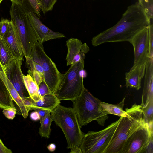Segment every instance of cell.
<instances>
[{
	"label": "cell",
	"mask_w": 153,
	"mask_h": 153,
	"mask_svg": "<svg viewBox=\"0 0 153 153\" xmlns=\"http://www.w3.org/2000/svg\"><path fill=\"white\" fill-rule=\"evenodd\" d=\"M25 57L26 60V66L28 69L27 71L28 73L36 71L44 75L43 68L39 64L34 61L31 57Z\"/></svg>",
	"instance_id": "4316f807"
},
{
	"label": "cell",
	"mask_w": 153,
	"mask_h": 153,
	"mask_svg": "<svg viewBox=\"0 0 153 153\" xmlns=\"http://www.w3.org/2000/svg\"><path fill=\"white\" fill-rule=\"evenodd\" d=\"M10 14V21L20 39L24 56L31 57L32 48L38 41L26 9L22 4L12 3Z\"/></svg>",
	"instance_id": "5b68a950"
},
{
	"label": "cell",
	"mask_w": 153,
	"mask_h": 153,
	"mask_svg": "<svg viewBox=\"0 0 153 153\" xmlns=\"http://www.w3.org/2000/svg\"><path fill=\"white\" fill-rule=\"evenodd\" d=\"M50 113L48 114L39 128V134L42 137L49 138L51 129V125L53 121L51 118Z\"/></svg>",
	"instance_id": "cb8c5ba5"
},
{
	"label": "cell",
	"mask_w": 153,
	"mask_h": 153,
	"mask_svg": "<svg viewBox=\"0 0 153 153\" xmlns=\"http://www.w3.org/2000/svg\"><path fill=\"white\" fill-rule=\"evenodd\" d=\"M72 101L81 127L94 120L101 126L104 125L108 116L101 109V101L85 88L81 94Z\"/></svg>",
	"instance_id": "277c9868"
},
{
	"label": "cell",
	"mask_w": 153,
	"mask_h": 153,
	"mask_svg": "<svg viewBox=\"0 0 153 153\" xmlns=\"http://www.w3.org/2000/svg\"><path fill=\"white\" fill-rule=\"evenodd\" d=\"M31 57L42 67L44 81L51 91L56 90L63 74L55 64L45 53L43 44L37 42L32 48Z\"/></svg>",
	"instance_id": "52a82bcc"
},
{
	"label": "cell",
	"mask_w": 153,
	"mask_h": 153,
	"mask_svg": "<svg viewBox=\"0 0 153 153\" xmlns=\"http://www.w3.org/2000/svg\"><path fill=\"white\" fill-rule=\"evenodd\" d=\"M2 112L6 118L12 120L15 117L16 109L15 107H10L3 109Z\"/></svg>",
	"instance_id": "1f68e13d"
},
{
	"label": "cell",
	"mask_w": 153,
	"mask_h": 153,
	"mask_svg": "<svg viewBox=\"0 0 153 153\" xmlns=\"http://www.w3.org/2000/svg\"><path fill=\"white\" fill-rule=\"evenodd\" d=\"M151 23L137 2L128 6L119 21L113 27L93 37L91 43L97 46L107 42L128 41Z\"/></svg>",
	"instance_id": "6da1fadb"
},
{
	"label": "cell",
	"mask_w": 153,
	"mask_h": 153,
	"mask_svg": "<svg viewBox=\"0 0 153 153\" xmlns=\"http://www.w3.org/2000/svg\"><path fill=\"white\" fill-rule=\"evenodd\" d=\"M148 26L137 33L129 41L133 45L134 49L133 67L137 65L146 66L150 58Z\"/></svg>",
	"instance_id": "30bf717a"
},
{
	"label": "cell",
	"mask_w": 153,
	"mask_h": 153,
	"mask_svg": "<svg viewBox=\"0 0 153 153\" xmlns=\"http://www.w3.org/2000/svg\"><path fill=\"white\" fill-rule=\"evenodd\" d=\"M84 61L71 65L64 74L54 93L60 101H71L80 96L85 88L83 84Z\"/></svg>",
	"instance_id": "8992f818"
},
{
	"label": "cell",
	"mask_w": 153,
	"mask_h": 153,
	"mask_svg": "<svg viewBox=\"0 0 153 153\" xmlns=\"http://www.w3.org/2000/svg\"><path fill=\"white\" fill-rule=\"evenodd\" d=\"M23 79L29 96L34 101L39 100L41 97L39 92L38 86L29 74L24 75Z\"/></svg>",
	"instance_id": "7402d4cb"
},
{
	"label": "cell",
	"mask_w": 153,
	"mask_h": 153,
	"mask_svg": "<svg viewBox=\"0 0 153 153\" xmlns=\"http://www.w3.org/2000/svg\"><path fill=\"white\" fill-rule=\"evenodd\" d=\"M152 140L153 131L145 121L126 140L121 153H145Z\"/></svg>",
	"instance_id": "9c48e42d"
},
{
	"label": "cell",
	"mask_w": 153,
	"mask_h": 153,
	"mask_svg": "<svg viewBox=\"0 0 153 153\" xmlns=\"http://www.w3.org/2000/svg\"><path fill=\"white\" fill-rule=\"evenodd\" d=\"M24 0V2L22 5L25 7L27 13L33 12L39 18L41 16V9L37 0Z\"/></svg>",
	"instance_id": "d4e9b609"
},
{
	"label": "cell",
	"mask_w": 153,
	"mask_h": 153,
	"mask_svg": "<svg viewBox=\"0 0 153 153\" xmlns=\"http://www.w3.org/2000/svg\"><path fill=\"white\" fill-rule=\"evenodd\" d=\"M119 120L120 118L100 131H89L83 134L80 146L82 153H103Z\"/></svg>",
	"instance_id": "ba28073f"
},
{
	"label": "cell",
	"mask_w": 153,
	"mask_h": 153,
	"mask_svg": "<svg viewBox=\"0 0 153 153\" xmlns=\"http://www.w3.org/2000/svg\"><path fill=\"white\" fill-rule=\"evenodd\" d=\"M60 103V100L52 93L43 96L37 101L33 100L30 110L40 109L47 110L51 112Z\"/></svg>",
	"instance_id": "ac0fdd59"
},
{
	"label": "cell",
	"mask_w": 153,
	"mask_h": 153,
	"mask_svg": "<svg viewBox=\"0 0 153 153\" xmlns=\"http://www.w3.org/2000/svg\"><path fill=\"white\" fill-rule=\"evenodd\" d=\"M10 23V21L7 19H2L0 21V37L3 38L6 33Z\"/></svg>",
	"instance_id": "f1b7e54d"
},
{
	"label": "cell",
	"mask_w": 153,
	"mask_h": 153,
	"mask_svg": "<svg viewBox=\"0 0 153 153\" xmlns=\"http://www.w3.org/2000/svg\"><path fill=\"white\" fill-rule=\"evenodd\" d=\"M3 0H0V4Z\"/></svg>",
	"instance_id": "ab89813d"
},
{
	"label": "cell",
	"mask_w": 153,
	"mask_h": 153,
	"mask_svg": "<svg viewBox=\"0 0 153 153\" xmlns=\"http://www.w3.org/2000/svg\"><path fill=\"white\" fill-rule=\"evenodd\" d=\"M139 5L143 10L149 19L153 17V0H138Z\"/></svg>",
	"instance_id": "484cf974"
},
{
	"label": "cell",
	"mask_w": 153,
	"mask_h": 153,
	"mask_svg": "<svg viewBox=\"0 0 153 153\" xmlns=\"http://www.w3.org/2000/svg\"><path fill=\"white\" fill-rule=\"evenodd\" d=\"M39 86L40 83L44 81V75L39 72L35 71L28 73Z\"/></svg>",
	"instance_id": "d6a6232c"
},
{
	"label": "cell",
	"mask_w": 153,
	"mask_h": 153,
	"mask_svg": "<svg viewBox=\"0 0 153 153\" xmlns=\"http://www.w3.org/2000/svg\"><path fill=\"white\" fill-rule=\"evenodd\" d=\"M144 85L140 104L145 106L153 100V57L151 58L146 65Z\"/></svg>",
	"instance_id": "9a60e30c"
},
{
	"label": "cell",
	"mask_w": 153,
	"mask_h": 153,
	"mask_svg": "<svg viewBox=\"0 0 153 153\" xmlns=\"http://www.w3.org/2000/svg\"><path fill=\"white\" fill-rule=\"evenodd\" d=\"M38 113L39 117V120L40 124H42L48 114L50 112L47 110L40 109L34 110Z\"/></svg>",
	"instance_id": "836d02e7"
},
{
	"label": "cell",
	"mask_w": 153,
	"mask_h": 153,
	"mask_svg": "<svg viewBox=\"0 0 153 153\" xmlns=\"http://www.w3.org/2000/svg\"><path fill=\"white\" fill-rule=\"evenodd\" d=\"M22 100L26 109L29 112L30 110V107L33 103V99L29 96L24 98Z\"/></svg>",
	"instance_id": "e575fe53"
},
{
	"label": "cell",
	"mask_w": 153,
	"mask_h": 153,
	"mask_svg": "<svg viewBox=\"0 0 153 153\" xmlns=\"http://www.w3.org/2000/svg\"><path fill=\"white\" fill-rule=\"evenodd\" d=\"M14 59L9 46L3 39L0 37V65L4 71Z\"/></svg>",
	"instance_id": "ffe728a7"
},
{
	"label": "cell",
	"mask_w": 153,
	"mask_h": 153,
	"mask_svg": "<svg viewBox=\"0 0 153 153\" xmlns=\"http://www.w3.org/2000/svg\"><path fill=\"white\" fill-rule=\"evenodd\" d=\"M51 113V117L62 130L70 153H82L80 148L83 134L76 114L73 108L59 104Z\"/></svg>",
	"instance_id": "3957f363"
},
{
	"label": "cell",
	"mask_w": 153,
	"mask_h": 153,
	"mask_svg": "<svg viewBox=\"0 0 153 153\" xmlns=\"http://www.w3.org/2000/svg\"><path fill=\"white\" fill-rule=\"evenodd\" d=\"M2 38L10 48L14 58L23 60L24 55L22 46L11 21L8 29Z\"/></svg>",
	"instance_id": "5bb4252c"
},
{
	"label": "cell",
	"mask_w": 153,
	"mask_h": 153,
	"mask_svg": "<svg viewBox=\"0 0 153 153\" xmlns=\"http://www.w3.org/2000/svg\"><path fill=\"white\" fill-rule=\"evenodd\" d=\"M9 91L0 76V108L6 109L15 107Z\"/></svg>",
	"instance_id": "44dd1931"
},
{
	"label": "cell",
	"mask_w": 153,
	"mask_h": 153,
	"mask_svg": "<svg viewBox=\"0 0 153 153\" xmlns=\"http://www.w3.org/2000/svg\"><path fill=\"white\" fill-rule=\"evenodd\" d=\"M22 61L14 59L4 71L8 79L22 99L29 96L23 79L24 75L21 69Z\"/></svg>",
	"instance_id": "8fae6325"
},
{
	"label": "cell",
	"mask_w": 153,
	"mask_h": 153,
	"mask_svg": "<svg viewBox=\"0 0 153 153\" xmlns=\"http://www.w3.org/2000/svg\"><path fill=\"white\" fill-rule=\"evenodd\" d=\"M44 14L51 11L57 0H37Z\"/></svg>",
	"instance_id": "83f0119b"
},
{
	"label": "cell",
	"mask_w": 153,
	"mask_h": 153,
	"mask_svg": "<svg viewBox=\"0 0 153 153\" xmlns=\"http://www.w3.org/2000/svg\"><path fill=\"white\" fill-rule=\"evenodd\" d=\"M39 94L42 98L43 96L52 92L45 81L40 83L38 86Z\"/></svg>",
	"instance_id": "f546056e"
},
{
	"label": "cell",
	"mask_w": 153,
	"mask_h": 153,
	"mask_svg": "<svg viewBox=\"0 0 153 153\" xmlns=\"http://www.w3.org/2000/svg\"><path fill=\"white\" fill-rule=\"evenodd\" d=\"M56 146L54 143H51L47 146V149L50 152L54 151L56 149Z\"/></svg>",
	"instance_id": "74e56055"
},
{
	"label": "cell",
	"mask_w": 153,
	"mask_h": 153,
	"mask_svg": "<svg viewBox=\"0 0 153 153\" xmlns=\"http://www.w3.org/2000/svg\"><path fill=\"white\" fill-rule=\"evenodd\" d=\"M125 97L117 104H112L101 102L100 106L105 114H112L119 116H126L127 113L123 110Z\"/></svg>",
	"instance_id": "d6986e66"
},
{
	"label": "cell",
	"mask_w": 153,
	"mask_h": 153,
	"mask_svg": "<svg viewBox=\"0 0 153 153\" xmlns=\"http://www.w3.org/2000/svg\"><path fill=\"white\" fill-rule=\"evenodd\" d=\"M67 53L66 57L67 65L84 61L85 54L89 51V48L86 43L83 44L80 40L71 38L66 42Z\"/></svg>",
	"instance_id": "4fadbf2b"
},
{
	"label": "cell",
	"mask_w": 153,
	"mask_h": 153,
	"mask_svg": "<svg viewBox=\"0 0 153 153\" xmlns=\"http://www.w3.org/2000/svg\"><path fill=\"white\" fill-rule=\"evenodd\" d=\"M27 16L38 42L39 43L43 44L44 42L48 40L66 37L63 33L54 32L47 27L34 13H28Z\"/></svg>",
	"instance_id": "7c38bea8"
},
{
	"label": "cell",
	"mask_w": 153,
	"mask_h": 153,
	"mask_svg": "<svg viewBox=\"0 0 153 153\" xmlns=\"http://www.w3.org/2000/svg\"><path fill=\"white\" fill-rule=\"evenodd\" d=\"M30 118L33 120L36 121L39 120V117L37 112L34 111L30 114Z\"/></svg>",
	"instance_id": "8d00e7d4"
},
{
	"label": "cell",
	"mask_w": 153,
	"mask_h": 153,
	"mask_svg": "<svg viewBox=\"0 0 153 153\" xmlns=\"http://www.w3.org/2000/svg\"><path fill=\"white\" fill-rule=\"evenodd\" d=\"M12 3H15L19 4H22L24 2V0H10Z\"/></svg>",
	"instance_id": "f35d334b"
},
{
	"label": "cell",
	"mask_w": 153,
	"mask_h": 153,
	"mask_svg": "<svg viewBox=\"0 0 153 153\" xmlns=\"http://www.w3.org/2000/svg\"><path fill=\"white\" fill-rule=\"evenodd\" d=\"M11 150L7 148L0 138V153H11Z\"/></svg>",
	"instance_id": "d590c367"
},
{
	"label": "cell",
	"mask_w": 153,
	"mask_h": 153,
	"mask_svg": "<svg viewBox=\"0 0 153 153\" xmlns=\"http://www.w3.org/2000/svg\"><path fill=\"white\" fill-rule=\"evenodd\" d=\"M0 76L7 88L13 100L18 106L20 114L24 118H26L28 116L29 112L24 104L22 98L8 79L0 65Z\"/></svg>",
	"instance_id": "e0dca14e"
},
{
	"label": "cell",
	"mask_w": 153,
	"mask_h": 153,
	"mask_svg": "<svg viewBox=\"0 0 153 153\" xmlns=\"http://www.w3.org/2000/svg\"><path fill=\"white\" fill-rule=\"evenodd\" d=\"M149 40V55L150 58L153 57V25L151 23L148 26Z\"/></svg>",
	"instance_id": "4dcf8cb0"
},
{
	"label": "cell",
	"mask_w": 153,
	"mask_h": 153,
	"mask_svg": "<svg viewBox=\"0 0 153 153\" xmlns=\"http://www.w3.org/2000/svg\"><path fill=\"white\" fill-rule=\"evenodd\" d=\"M142 110L145 121L147 123L150 129L153 131V100H150Z\"/></svg>",
	"instance_id": "603a6c76"
},
{
	"label": "cell",
	"mask_w": 153,
	"mask_h": 153,
	"mask_svg": "<svg viewBox=\"0 0 153 153\" xmlns=\"http://www.w3.org/2000/svg\"><path fill=\"white\" fill-rule=\"evenodd\" d=\"M141 105L136 103L126 108V116H121L111 139L103 153H121L130 135L145 121Z\"/></svg>",
	"instance_id": "7a4b0ae2"
},
{
	"label": "cell",
	"mask_w": 153,
	"mask_h": 153,
	"mask_svg": "<svg viewBox=\"0 0 153 153\" xmlns=\"http://www.w3.org/2000/svg\"><path fill=\"white\" fill-rule=\"evenodd\" d=\"M146 66L137 65L132 67L130 71L125 74V86L139 90L141 88L142 79L145 75Z\"/></svg>",
	"instance_id": "2e32d148"
}]
</instances>
